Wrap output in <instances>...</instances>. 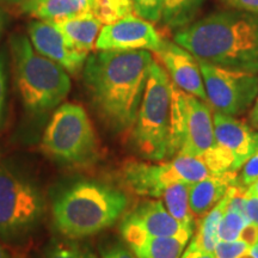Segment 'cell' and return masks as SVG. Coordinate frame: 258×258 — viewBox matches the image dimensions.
Returning <instances> with one entry per match:
<instances>
[{"instance_id": "cell-6", "label": "cell", "mask_w": 258, "mask_h": 258, "mask_svg": "<svg viewBox=\"0 0 258 258\" xmlns=\"http://www.w3.org/2000/svg\"><path fill=\"white\" fill-rule=\"evenodd\" d=\"M41 150L69 166H86L97 158V138L82 105L63 103L51 116L41 141Z\"/></svg>"}, {"instance_id": "cell-12", "label": "cell", "mask_w": 258, "mask_h": 258, "mask_svg": "<svg viewBox=\"0 0 258 258\" xmlns=\"http://www.w3.org/2000/svg\"><path fill=\"white\" fill-rule=\"evenodd\" d=\"M28 32L32 47L41 55L59 63L71 74H78L84 69L88 54L77 50L49 22H31Z\"/></svg>"}, {"instance_id": "cell-8", "label": "cell", "mask_w": 258, "mask_h": 258, "mask_svg": "<svg viewBox=\"0 0 258 258\" xmlns=\"http://www.w3.org/2000/svg\"><path fill=\"white\" fill-rule=\"evenodd\" d=\"M44 214L36 185L14 170L0 166V239L14 243L27 237Z\"/></svg>"}, {"instance_id": "cell-34", "label": "cell", "mask_w": 258, "mask_h": 258, "mask_svg": "<svg viewBox=\"0 0 258 258\" xmlns=\"http://www.w3.org/2000/svg\"><path fill=\"white\" fill-rule=\"evenodd\" d=\"M5 99H6L5 64H4V60H3V57L0 56V127H2L3 118H4Z\"/></svg>"}, {"instance_id": "cell-9", "label": "cell", "mask_w": 258, "mask_h": 258, "mask_svg": "<svg viewBox=\"0 0 258 258\" xmlns=\"http://www.w3.org/2000/svg\"><path fill=\"white\" fill-rule=\"evenodd\" d=\"M208 104L215 111L239 116L249 110L258 93V74L225 69L199 60Z\"/></svg>"}, {"instance_id": "cell-7", "label": "cell", "mask_w": 258, "mask_h": 258, "mask_svg": "<svg viewBox=\"0 0 258 258\" xmlns=\"http://www.w3.org/2000/svg\"><path fill=\"white\" fill-rule=\"evenodd\" d=\"M214 145V123L208 103L183 91L171 82L167 157H200Z\"/></svg>"}, {"instance_id": "cell-24", "label": "cell", "mask_w": 258, "mask_h": 258, "mask_svg": "<svg viewBox=\"0 0 258 258\" xmlns=\"http://www.w3.org/2000/svg\"><path fill=\"white\" fill-rule=\"evenodd\" d=\"M91 11L103 25L134 14L132 0H92Z\"/></svg>"}, {"instance_id": "cell-42", "label": "cell", "mask_w": 258, "mask_h": 258, "mask_svg": "<svg viewBox=\"0 0 258 258\" xmlns=\"http://www.w3.org/2000/svg\"><path fill=\"white\" fill-rule=\"evenodd\" d=\"M23 2H25V0H23Z\"/></svg>"}, {"instance_id": "cell-23", "label": "cell", "mask_w": 258, "mask_h": 258, "mask_svg": "<svg viewBox=\"0 0 258 258\" xmlns=\"http://www.w3.org/2000/svg\"><path fill=\"white\" fill-rule=\"evenodd\" d=\"M169 165L175 182L194 184L214 175L201 157L176 156L169 160Z\"/></svg>"}, {"instance_id": "cell-1", "label": "cell", "mask_w": 258, "mask_h": 258, "mask_svg": "<svg viewBox=\"0 0 258 258\" xmlns=\"http://www.w3.org/2000/svg\"><path fill=\"white\" fill-rule=\"evenodd\" d=\"M154 57L150 50H98L84 64V84L109 127L132 128Z\"/></svg>"}, {"instance_id": "cell-16", "label": "cell", "mask_w": 258, "mask_h": 258, "mask_svg": "<svg viewBox=\"0 0 258 258\" xmlns=\"http://www.w3.org/2000/svg\"><path fill=\"white\" fill-rule=\"evenodd\" d=\"M237 172L214 173L189 185V206L194 218L202 219L225 198L232 185H240Z\"/></svg>"}, {"instance_id": "cell-31", "label": "cell", "mask_w": 258, "mask_h": 258, "mask_svg": "<svg viewBox=\"0 0 258 258\" xmlns=\"http://www.w3.org/2000/svg\"><path fill=\"white\" fill-rule=\"evenodd\" d=\"M221 2L233 10L258 15V0H221Z\"/></svg>"}, {"instance_id": "cell-22", "label": "cell", "mask_w": 258, "mask_h": 258, "mask_svg": "<svg viewBox=\"0 0 258 258\" xmlns=\"http://www.w3.org/2000/svg\"><path fill=\"white\" fill-rule=\"evenodd\" d=\"M206 0H164L161 22L170 29H182L192 23Z\"/></svg>"}, {"instance_id": "cell-15", "label": "cell", "mask_w": 258, "mask_h": 258, "mask_svg": "<svg viewBox=\"0 0 258 258\" xmlns=\"http://www.w3.org/2000/svg\"><path fill=\"white\" fill-rule=\"evenodd\" d=\"M120 232L137 258H180L188 240L172 237H154L122 219Z\"/></svg>"}, {"instance_id": "cell-21", "label": "cell", "mask_w": 258, "mask_h": 258, "mask_svg": "<svg viewBox=\"0 0 258 258\" xmlns=\"http://www.w3.org/2000/svg\"><path fill=\"white\" fill-rule=\"evenodd\" d=\"M228 200H230V195H228L227 191L225 198L222 199L207 215H205V217L201 219V222H200L198 226L196 234L191 237V243L195 244L196 246L200 247L201 250L207 251V252L211 253L214 252L215 245H217L219 241V225H220L222 217H224L226 212V208H227Z\"/></svg>"}, {"instance_id": "cell-29", "label": "cell", "mask_w": 258, "mask_h": 258, "mask_svg": "<svg viewBox=\"0 0 258 258\" xmlns=\"http://www.w3.org/2000/svg\"><path fill=\"white\" fill-rule=\"evenodd\" d=\"M258 179V150L245 161L239 176L240 186L246 189Z\"/></svg>"}, {"instance_id": "cell-20", "label": "cell", "mask_w": 258, "mask_h": 258, "mask_svg": "<svg viewBox=\"0 0 258 258\" xmlns=\"http://www.w3.org/2000/svg\"><path fill=\"white\" fill-rule=\"evenodd\" d=\"M189 185L186 183H172L164 189L163 203L167 212L189 231H195L196 219L194 218L189 206Z\"/></svg>"}, {"instance_id": "cell-28", "label": "cell", "mask_w": 258, "mask_h": 258, "mask_svg": "<svg viewBox=\"0 0 258 258\" xmlns=\"http://www.w3.org/2000/svg\"><path fill=\"white\" fill-rule=\"evenodd\" d=\"M247 250H249V246L240 240H219L213 253L215 258H238Z\"/></svg>"}, {"instance_id": "cell-18", "label": "cell", "mask_w": 258, "mask_h": 258, "mask_svg": "<svg viewBox=\"0 0 258 258\" xmlns=\"http://www.w3.org/2000/svg\"><path fill=\"white\" fill-rule=\"evenodd\" d=\"M122 178L132 191L144 198L160 199L166 188L161 176L160 164L128 160L122 167Z\"/></svg>"}, {"instance_id": "cell-32", "label": "cell", "mask_w": 258, "mask_h": 258, "mask_svg": "<svg viewBox=\"0 0 258 258\" xmlns=\"http://www.w3.org/2000/svg\"><path fill=\"white\" fill-rule=\"evenodd\" d=\"M238 240L246 244L249 246V249L251 246H253L258 241V226L252 224V222H249V224L245 225L243 230L240 231Z\"/></svg>"}, {"instance_id": "cell-26", "label": "cell", "mask_w": 258, "mask_h": 258, "mask_svg": "<svg viewBox=\"0 0 258 258\" xmlns=\"http://www.w3.org/2000/svg\"><path fill=\"white\" fill-rule=\"evenodd\" d=\"M44 258H97V256L88 245L61 241L51 245Z\"/></svg>"}, {"instance_id": "cell-19", "label": "cell", "mask_w": 258, "mask_h": 258, "mask_svg": "<svg viewBox=\"0 0 258 258\" xmlns=\"http://www.w3.org/2000/svg\"><path fill=\"white\" fill-rule=\"evenodd\" d=\"M23 10L31 17L55 22L92 10V0H25Z\"/></svg>"}, {"instance_id": "cell-2", "label": "cell", "mask_w": 258, "mask_h": 258, "mask_svg": "<svg viewBox=\"0 0 258 258\" xmlns=\"http://www.w3.org/2000/svg\"><path fill=\"white\" fill-rule=\"evenodd\" d=\"M198 60L258 74V15L239 10L209 14L173 36Z\"/></svg>"}, {"instance_id": "cell-38", "label": "cell", "mask_w": 258, "mask_h": 258, "mask_svg": "<svg viewBox=\"0 0 258 258\" xmlns=\"http://www.w3.org/2000/svg\"><path fill=\"white\" fill-rule=\"evenodd\" d=\"M249 251H250L251 253H252V256H253L254 258H258V241H257L256 244L253 245V246L250 247Z\"/></svg>"}, {"instance_id": "cell-37", "label": "cell", "mask_w": 258, "mask_h": 258, "mask_svg": "<svg viewBox=\"0 0 258 258\" xmlns=\"http://www.w3.org/2000/svg\"><path fill=\"white\" fill-rule=\"evenodd\" d=\"M0 258H10V253L2 244H0Z\"/></svg>"}, {"instance_id": "cell-4", "label": "cell", "mask_w": 258, "mask_h": 258, "mask_svg": "<svg viewBox=\"0 0 258 258\" xmlns=\"http://www.w3.org/2000/svg\"><path fill=\"white\" fill-rule=\"evenodd\" d=\"M10 44L16 83L25 109L31 114L42 115L61 104L71 91L67 71L37 53L24 35H14Z\"/></svg>"}, {"instance_id": "cell-40", "label": "cell", "mask_w": 258, "mask_h": 258, "mask_svg": "<svg viewBox=\"0 0 258 258\" xmlns=\"http://www.w3.org/2000/svg\"><path fill=\"white\" fill-rule=\"evenodd\" d=\"M2 28H3V21H2V17H0V32H2Z\"/></svg>"}, {"instance_id": "cell-13", "label": "cell", "mask_w": 258, "mask_h": 258, "mask_svg": "<svg viewBox=\"0 0 258 258\" xmlns=\"http://www.w3.org/2000/svg\"><path fill=\"white\" fill-rule=\"evenodd\" d=\"M213 123L215 144L227 150L234 158L233 171L240 170L258 150V133L245 121L219 111L213 114Z\"/></svg>"}, {"instance_id": "cell-5", "label": "cell", "mask_w": 258, "mask_h": 258, "mask_svg": "<svg viewBox=\"0 0 258 258\" xmlns=\"http://www.w3.org/2000/svg\"><path fill=\"white\" fill-rule=\"evenodd\" d=\"M171 80L159 61L153 60L133 125V140L141 156L159 161L170 145Z\"/></svg>"}, {"instance_id": "cell-10", "label": "cell", "mask_w": 258, "mask_h": 258, "mask_svg": "<svg viewBox=\"0 0 258 258\" xmlns=\"http://www.w3.org/2000/svg\"><path fill=\"white\" fill-rule=\"evenodd\" d=\"M164 38L153 23L135 14L128 15L111 24L103 25L97 37V50H150L157 51Z\"/></svg>"}, {"instance_id": "cell-41", "label": "cell", "mask_w": 258, "mask_h": 258, "mask_svg": "<svg viewBox=\"0 0 258 258\" xmlns=\"http://www.w3.org/2000/svg\"><path fill=\"white\" fill-rule=\"evenodd\" d=\"M15 258H23V257H21V256H17V257H15Z\"/></svg>"}, {"instance_id": "cell-11", "label": "cell", "mask_w": 258, "mask_h": 258, "mask_svg": "<svg viewBox=\"0 0 258 258\" xmlns=\"http://www.w3.org/2000/svg\"><path fill=\"white\" fill-rule=\"evenodd\" d=\"M154 56L177 88L208 103L199 60L190 51L175 41L164 40L159 49L154 51Z\"/></svg>"}, {"instance_id": "cell-36", "label": "cell", "mask_w": 258, "mask_h": 258, "mask_svg": "<svg viewBox=\"0 0 258 258\" xmlns=\"http://www.w3.org/2000/svg\"><path fill=\"white\" fill-rule=\"evenodd\" d=\"M250 120H251V123H252L256 128H258V93H257L256 99H254L252 110H251Z\"/></svg>"}, {"instance_id": "cell-30", "label": "cell", "mask_w": 258, "mask_h": 258, "mask_svg": "<svg viewBox=\"0 0 258 258\" xmlns=\"http://www.w3.org/2000/svg\"><path fill=\"white\" fill-rule=\"evenodd\" d=\"M101 258H137L129 247H125L123 244L115 243L106 245L101 249Z\"/></svg>"}, {"instance_id": "cell-39", "label": "cell", "mask_w": 258, "mask_h": 258, "mask_svg": "<svg viewBox=\"0 0 258 258\" xmlns=\"http://www.w3.org/2000/svg\"><path fill=\"white\" fill-rule=\"evenodd\" d=\"M238 258H254V257L252 256V253H251L250 251L247 250V251H245L243 254H240V256L238 257Z\"/></svg>"}, {"instance_id": "cell-35", "label": "cell", "mask_w": 258, "mask_h": 258, "mask_svg": "<svg viewBox=\"0 0 258 258\" xmlns=\"http://www.w3.org/2000/svg\"><path fill=\"white\" fill-rule=\"evenodd\" d=\"M180 258H215V256L214 253L203 251L194 243H190L186 250H184V252L182 253Z\"/></svg>"}, {"instance_id": "cell-14", "label": "cell", "mask_w": 258, "mask_h": 258, "mask_svg": "<svg viewBox=\"0 0 258 258\" xmlns=\"http://www.w3.org/2000/svg\"><path fill=\"white\" fill-rule=\"evenodd\" d=\"M123 220L154 237H172L189 241L194 234V232L180 225L167 212L160 200L150 199L141 201L133 211L125 215Z\"/></svg>"}, {"instance_id": "cell-33", "label": "cell", "mask_w": 258, "mask_h": 258, "mask_svg": "<svg viewBox=\"0 0 258 258\" xmlns=\"http://www.w3.org/2000/svg\"><path fill=\"white\" fill-rule=\"evenodd\" d=\"M245 214L250 222L258 226V196L245 195Z\"/></svg>"}, {"instance_id": "cell-3", "label": "cell", "mask_w": 258, "mask_h": 258, "mask_svg": "<svg viewBox=\"0 0 258 258\" xmlns=\"http://www.w3.org/2000/svg\"><path fill=\"white\" fill-rule=\"evenodd\" d=\"M123 191L97 180H78L59 192L53 202L54 226L69 239H82L111 227L124 214Z\"/></svg>"}, {"instance_id": "cell-25", "label": "cell", "mask_w": 258, "mask_h": 258, "mask_svg": "<svg viewBox=\"0 0 258 258\" xmlns=\"http://www.w3.org/2000/svg\"><path fill=\"white\" fill-rule=\"evenodd\" d=\"M249 219H247V217L244 213L235 211V209L226 208L224 217H222V220L220 222V225H219V240H238L240 231L243 230L244 226L249 224Z\"/></svg>"}, {"instance_id": "cell-27", "label": "cell", "mask_w": 258, "mask_h": 258, "mask_svg": "<svg viewBox=\"0 0 258 258\" xmlns=\"http://www.w3.org/2000/svg\"><path fill=\"white\" fill-rule=\"evenodd\" d=\"M134 14L156 24L161 21L164 0H132Z\"/></svg>"}, {"instance_id": "cell-17", "label": "cell", "mask_w": 258, "mask_h": 258, "mask_svg": "<svg viewBox=\"0 0 258 258\" xmlns=\"http://www.w3.org/2000/svg\"><path fill=\"white\" fill-rule=\"evenodd\" d=\"M66 37L77 50L89 54L95 49L97 37L103 24L92 11L72 16L61 21L49 22Z\"/></svg>"}]
</instances>
